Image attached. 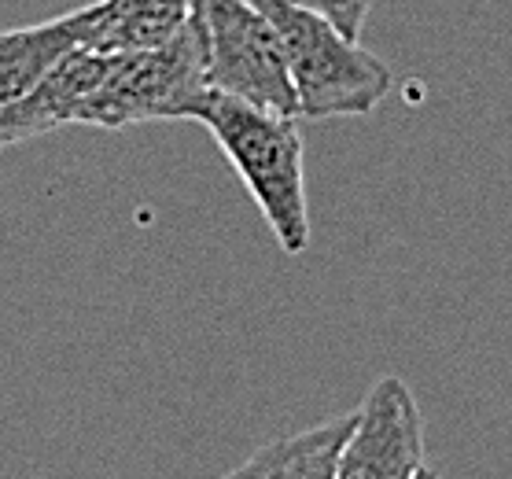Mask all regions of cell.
<instances>
[{
  "label": "cell",
  "instance_id": "obj_1",
  "mask_svg": "<svg viewBox=\"0 0 512 479\" xmlns=\"http://www.w3.org/2000/svg\"><path fill=\"white\" fill-rule=\"evenodd\" d=\"M192 122L210 129V137L218 141L269 222L280 251L303 255L310 244V207H306L303 137L295 118L269 115L210 89Z\"/></svg>",
  "mask_w": 512,
  "mask_h": 479
},
{
  "label": "cell",
  "instance_id": "obj_2",
  "mask_svg": "<svg viewBox=\"0 0 512 479\" xmlns=\"http://www.w3.org/2000/svg\"><path fill=\"white\" fill-rule=\"evenodd\" d=\"M277 26L299 118H361L384 104L395 74L384 59L328 23L325 15L299 8L291 0H251Z\"/></svg>",
  "mask_w": 512,
  "mask_h": 479
},
{
  "label": "cell",
  "instance_id": "obj_3",
  "mask_svg": "<svg viewBox=\"0 0 512 479\" xmlns=\"http://www.w3.org/2000/svg\"><path fill=\"white\" fill-rule=\"evenodd\" d=\"M192 23L203 41L207 82L258 111L299 118L288 52L277 26L251 0H192Z\"/></svg>",
  "mask_w": 512,
  "mask_h": 479
},
{
  "label": "cell",
  "instance_id": "obj_4",
  "mask_svg": "<svg viewBox=\"0 0 512 479\" xmlns=\"http://www.w3.org/2000/svg\"><path fill=\"white\" fill-rule=\"evenodd\" d=\"M207 59L196 23L155 52L115 56V67L78 111V126L129 129L144 122H192L207 100Z\"/></svg>",
  "mask_w": 512,
  "mask_h": 479
},
{
  "label": "cell",
  "instance_id": "obj_5",
  "mask_svg": "<svg viewBox=\"0 0 512 479\" xmlns=\"http://www.w3.org/2000/svg\"><path fill=\"white\" fill-rule=\"evenodd\" d=\"M424 417L402 376H380L354 409L339 450V479H420Z\"/></svg>",
  "mask_w": 512,
  "mask_h": 479
},
{
  "label": "cell",
  "instance_id": "obj_6",
  "mask_svg": "<svg viewBox=\"0 0 512 479\" xmlns=\"http://www.w3.org/2000/svg\"><path fill=\"white\" fill-rule=\"evenodd\" d=\"M111 67H115V56H104L93 48L70 52L45 82L0 107V152L45 137L52 129L78 126V111L104 85Z\"/></svg>",
  "mask_w": 512,
  "mask_h": 479
},
{
  "label": "cell",
  "instance_id": "obj_7",
  "mask_svg": "<svg viewBox=\"0 0 512 479\" xmlns=\"http://www.w3.org/2000/svg\"><path fill=\"white\" fill-rule=\"evenodd\" d=\"M89 37V4L19 30H0V107L41 85L59 63L85 48Z\"/></svg>",
  "mask_w": 512,
  "mask_h": 479
},
{
  "label": "cell",
  "instance_id": "obj_8",
  "mask_svg": "<svg viewBox=\"0 0 512 479\" xmlns=\"http://www.w3.org/2000/svg\"><path fill=\"white\" fill-rule=\"evenodd\" d=\"M192 0H93L85 48L104 56L155 52L185 34Z\"/></svg>",
  "mask_w": 512,
  "mask_h": 479
},
{
  "label": "cell",
  "instance_id": "obj_9",
  "mask_svg": "<svg viewBox=\"0 0 512 479\" xmlns=\"http://www.w3.org/2000/svg\"><path fill=\"white\" fill-rule=\"evenodd\" d=\"M350 424L354 413L273 439L222 479H339V450L347 443Z\"/></svg>",
  "mask_w": 512,
  "mask_h": 479
},
{
  "label": "cell",
  "instance_id": "obj_10",
  "mask_svg": "<svg viewBox=\"0 0 512 479\" xmlns=\"http://www.w3.org/2000/svg\"><path fill=\"white\" fill-rule=\"evenodd\" d=\"M291 4H299V8H310V12L325 15L328 23L343 30L347 37L358 41L361 30H365V19L373 12L376 0H291Z\"/></svg>",
  "mask_w": 512,
  "mask_h": 479
},
{
  "label": "cell",
  "instance_id": "obj_11",
  "mask_svg": "<svg viewBox=\"0 0 512 479\" xmlns=\"http://www.w3.org/2000/svg\"><path fill=\"white\" fill-rule=\"evenodd\" d=\"M420 479H443V476H435L431 468H424V472H420Z\"/></svg>",
  "mask_w": 512,
  "mask_h": 479
}]
</instances>
